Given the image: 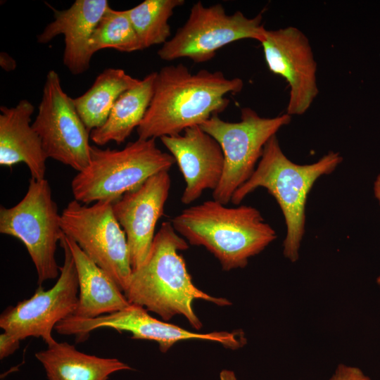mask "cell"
Instances as JSON below:
<instances>
[{
	"mask_svg": "<svg viewBox=\"0 0 380 380\" xmlns=\"http://www.w3.org/2000/svg\"><path fill=\"white\" fill-rule=\"evenodd\" d=\"M241 79H229L221 71L205 69L191 73L182 63L156 72L153 94L141 124L138 138L149 139L181 134L224 111L227 95L239 92Z\"/></svg>",
	"mask_w": 380,
	"mask_h": 380,
	"instance_id": "obj_1",
	"label": "cell"
},
{
	"mask_svg": "<svg viewBox=\"0 0 380 380\" xmlns=\"http://www.w3.org/2000/svg\"><path fill=\"white\" fill-rule=\"evenodd\" d=\"M189 248L187 241L175 230L170 222H164L155 235L144 263L132 270L123 291L130 304L144 308L165 321L184 316L196 329L202 323L194 312V300H203L220 306L230 305L224 298L211 296L192 282L180 251Z\"/></svg>",
	"mask_w": 380,
	"mask_h": 380,
	"instance_id": "obj_2",
	"label": "cell"
},
{
	"mask_svg": "<svg viewBox=\"0 0 380 380\" xmlns=\"http://www.w3.org/2000/svg\"><path fill=\"white\" fill-rule=\"evenodd\" d=\"M171 223L190 244L210 252L225 271L245 267L277 239L257 208L228 207L214 199L185 208Z\"/></svg>",
	"mask_w": 380,
	"mask_h": 380,
	"instance_id": "obj_3",
	"label": "cell"
},
{
	"mask_svg": "<svg viewBox=\"0 0 380 380\" xmlns=\"http://www.w3.org/2000/svg\"><path fill=\"white\" fill-rule=\"evenodd\" d=\"M342 161L343 157L338 152L331 151L312 164H296L284 153L274 135L265 144L254 172L234 192L231 202L239 205L258 188L267 189L277 201L285 220L284 255L295 262L299 258L305 234L308 196L315 182L320 177L332 173Z\"/></svg>",
	"mask_w": 380,
	"mask_h": 380,
	"instance_id": "obj_4",
	"label": "cell"
},
{
	"mask_svg": "<svg viewBox=\"0 0 380 380\" xmlns=\"http://www.w3.org/2000/svg\"><path fill=\"white\" fill-rule=\"evenodd\" d=\"M175 163L170 153L158 147L156 139L138 138L122 149L91 145L90 162L71 181L72 192L82 204L114 203L153 175L169 171Z\"/></svg>",
	"mask_w": 380,
	"mask_h": 380,
	"instance_id": "obj_5",
	"label": "cell"
},
{
	"mask_svg": "<svg viewBox=\"0 0 380 380\" xmlns=\"http://www.w3.org/2000/svg\"><path fill=\"white\" fill-rule=\"evenodd\" d=\"M291 120L287 113L262 118L243 108L238 122H227L215 115L201 125L219 143L224 158L222 177L213 191V199L224 205L231 202L234 192L254 172L267 142Z\"/></svg>",
	"mask_w": 380,
	"mask_h": 380,
	"instance_id": "obj_6",
	"label": "cell"
},
{
	"mask_svg": "<svg viewBox=\"0 0 380 380\" xmlns=\"http://www.w3.org/2000/svg\"><path fill=\"white\" fill-rule=\"evenodd\" d=\"M61 215L46 179L31 177L24 197L11 208H0V232L19 239L34 265L39 286L56 279L60 267L56 260L58 242L64 234Z\"/></svg>",
	"mask_w": 380,
	"mask_h": 380,
	"instance_id": "obj_7",
	"label": "cell"
},
{
	"mask_svg": "<svg viewBox=\"0 0 380 380\" xmlns=\"http://www.w3.org/2000/svg\"><path fill=\"white\" fill-rule=\"evenodd\" d=\"M262 15L248 18L241 11L227 14L220 4L205 6L194 4L186 23L162 45L157 53L161 60L188 58L196 63L213 59L223 46L241 39L264 40L267 30Z\"/></svg>",
	"mask_w": 380,
	"mask_h": 380,
	"instance_id": "obj_8",
	"label": "cell"
},
{
	"mask_svg": "<svg viewBox=\"0 0 380 380\" xmlns=\"http://www.w3.org/2000/svg\"><path fill=\"white\" fill-rule=\"evenodd\" d=\"M60 222L64 234L123 292L132 268L126 235L114 215L113 203L101 201L89 206L74 199L63 210Z\"/></svg>",
	"mask_w": 380,
	"mask_h": 380,
	"instance_id": "obj_9",
	"label": "cell"
},
{
	"mask_svg": "<svg viewBox=\"0 0 380 380\" xmlns=\"http://www.w3.org/2000/svg\"><path fill=\"white\" fill-rule=\"evenodd\" d=\"M64 261L59 277L49 289L39 286L29 298L6 308L0 316V327L13 337L24 340L41 338L50 346L56 341L52 331L61 321L72 315L78 303L79 284L74 259L65 234L60 240Z\"/></svg>",
	"mask_w": 380,
	"mask_h": 380,
	"instance_id": "obj_10",
	"label": "cell"
},
{
	"mask_svg": "<svg viewBox=\"0 0 380 380\" xmlns=\"http://www.w3.org/2000/svg\"><path fill=\"white\" fill-rule=\"evenodd\" d=\"M32 126L48 158L77 172L89 165L90 132L77 113L72 98L63 91L60 77L53 70L46 76L38 113Z\"/></svg>",
	"mask_w": 380,
	"mask_h": 380,
	"instance_id": "obj_11",
	"label": "cell"
},
{
	"mask_svg": "<svg viewBox=\"0 0 380 380\" xmlns=\"http://www.w3.org/2000/svg\"><path fill=\"white\" fill-rule=\"evenodd\" d=\"M110 328L118 331H128L134 339H145L158 343L161 352H167L176 343L183 340L200 339L215 341L230 349H238L246 341L239 331L195 333L177 325L158 320L143 307L130 304L123 310L92 319L73 316L58 322V334L75 335L77 343L86 341L89 333L96 329Z\"/></svg>",
	"mask_w": 380,
	"mask_h": 380,
	"instance_id": "obj_12",
	"label": "cell"
},
{
	"mask_svg": "<svg viewBox=\"0 0 380 380\" xmlns=\"http://www.w3.org/2000/svg\"><path fill=\"white\" fill-rule=\"evenodd\" d=\"M269 70L289 83V99L286 113L304 114L317 97V63L306 35L289 26L267 30L261 42Z\"/></svg>",
	"mask_w": 380,
	"mask_h": 380,
	"instance_id": "obj_13",
	"label": "cell"
},
{
	"mask_svg": "<svg viewBox=\"0 0 380 380\" xmlns=\"http://www.w3.org/2000/svg\"><path fill=\"white\" fill-rule=\"evenodd\" d=\"M170 186L168 171L160 172L113 203L114 215L126 235L132 270L144 263L150 252Z\"/></svg>",
	"mask_w": 380,
	"mask_h": 380,
	"instance_id": "obj_14",
	"label": "cell"
},
{
	"mask_svg": "<svg viewBox=\"0 0 380 380\" xmlns=\"http://www.w3.org/2000/svg\"><path fill=\"white\" fill-rule=\"evenodd\" d=\"M173 156L186 184L181 197L189 205L208 189L217 187L222 177L224 158L219 143L201 126L186 129L181 134L160 138Z\"/></svg>",
	"mask_w": 380,
	"mask_h": 380,
	"instance_id": "obj_15",
	"label": "cell"
},
{
	"mask_svg": "<svg viewBox=\"0 0 380 380\" xmlns=\"http://www.w3.org/2000/svg\"><path fill=\"white\" fill-rule=\"evenodd\" d=\"M54 20L37 35L38 43L46 44L57 35L64 37L63 62L75 75L88 70L91 55L89 42L101 16L110 6L107 0H76L67 9L50 5Z\"/></svg>",
	"mask_w": 380,
	"mask_h": 380,
	"instance_id": "obj_16",
	"label": "cell"
},
{
	"mask_svg": "<svg viewBox=\"0 0 380 380\" xmlns=\"http://www.w3.org/2000/svg\"><path fill=\"white\" fill-rule=\"evenodd\" d=\"M34 111L33 104L27 99L14 107H0V165L11 167L24 163L31 177L43 179L48 158L30 124Z\"/></svg>",
	"mask_w": 380,
	"mask_h": 380,
	"instance_id": "obj_17",
	"label": "cell"
},
{
	"mask_svg": "<svg viewBox=\"0 0 380 380\" xmlns=\"http://www.w3.org/2000/svg\"><path fill=\"white\" fill-rule=\"evenodd\" d=\"M72 255L78 278V303L71 316L92 319L128 307L122 291L115 281L92 261L71 239L65 235Z\"/></svg>",
	"mask_w": 380,
	"mask_h": 380,
	"instance_id": "obj_18",
	"label": "cell"
},
{
	"mask_svg": "<svg viewBox=\"0 0 380 380\" xmlns=\"http://www.w3.org/2000/svg\"><path fill=\"white\" fill-rule=\"evenodd\" d=\"M49 380H108L116 372L132 368L117 358L80 352L68 342L56 341L35 353Z\"/></svg>",
	"mask_w": 380,
	"mask_h": 380,
	"instance_id": "obj_19",
	"label": "cell"
},
{
	"mask_svg": "<svg viewBox=\"0 0 380 380\" xmlns=\"http://www.w3.org/2000/svg\"><path fill=\"white\" fill-rule=\"evenodd\" d=\"M156 72L147 75L136 86L123 92L114 103L106 122L90 132L96 144L125 141L141 124L150 105Z\"/></svg>",
	"mask_w": 380,
	"mask_h": 380,
	"instance_id": "obj_20",
	"label": "cell"
},
{
	"mask_svg": "<svg viewBox=\"0 0 380 380\" xmlns=\"http://www.w3.org/2000/svg\"><path fill=\"white\" fill-rule=\"evenodd\" d=\"M141 80L128 75L120 68H107L95 79L83 94L72 98L74 106L87 129L91 132L107 120L114 103L127 89Z\"/></svg>",
	"mask_w": 380,
	"mask_h": 380,
	"instance_id": "obj_21",
	"label": "cell"
},
{
	"mask_svg": "<svg viewBox=\"0 0 380 380\" xmlns=\"http://www.w3.org/2000/svg\"><path fill=\"white\" fill-rule=\"evenodd\" d=\"M184 0H145L125 12L139 39L142 49L164 44L171 35L169 19Z\"/></svg>",
	"mask_w": 380,
	"mask_h": 380,
	"instance_id": "obj_22",
	"label": "cell"
},
{
	"mask_svg": "<svg viewBox=\"0 0 380 380\" xmlns=\"http://www.w3.org/2000/svg\"><path fill=\"white\" fill-rule=\"evenodd\" d=\"M105 49L127 53L143 50L125 10L109 6L96 25L89 42V53L93 56Z\"/></svg>",
	"mask_w": 380,
	"mask_h": 380,
	"instance_id": "obj_23",
	"label": "cell"
},
{
	"mask_svg": "<svg viewBox=\"0 0 380 380\" xmlns=\"http://www.w3.org/2000/svg\"><path fill=\"white\" fill-rule=\"evenodd\" d=\"M329 380H371L360 369L355 367L339 365Z\"/></svg>",
	"mask_w": 380,
	"mask_h": 380,
	"instance_id": "obj_24",
	"label": "cell"
},
{
	"mask_svg": "<svg viewBox=\"0 0 380 380\" xmlns=\"http://www.w3.org/2000/svg\"><path fill=\"white\" fill-rule=\"evenodd\" d=\"M20 341L4 331L0 335V359L12 355L20 346Z\"/></svg>",
	"mask_w": 380,
	"mask_h": 380,
	"instance_id": "obj_25",
	"label": "cell"
},
{
	"mask_svg": "<svg viewBox=\"0 0 380 380\" xmlns=\"http://www.w3.org/2000/svg\"><path fill=\"white\" fill-rule=\"evenodd\" d=\"M0 65L5 71L9 72L15 70L16 62L7 53L1 52L0 54Z\"/></svg>",
	"mask_w": 380,
	"mask_h": 380,
	"instance_id": "obj_26",
	"label": "cell"
},
{
	"mask_svg": "<svg viewBox=\"0 0 380 380\" xmlns=\"http://www.w3.org/2000/svg\"><path fill=\"white\" fill-rule=\"evenodd\" d=\"M374 194L380 205V173L376 176L374 182Z\"/></svg>",
	"mask_w": 380,
	"mask_h": 380,
	"instance_id": "obj_27",
	"label": "cell"
},
{
	"mask_svg": "<svg viewBox=\"0 0 380 380\" xmlns=\"http://www.w3.org/2000/svg\"><path fill=\"white\" fill-rule=\"evenodd\" d=\"M220 380H236V377L234 372L224 369L220 374Z\"/></svg>",
	"mask_w": 380,
	"mask_h": 380,
	"instance_id": "obj_28",
	"label": "cell"
},
{
	"mask_svg": "<svg viewBox=\"0 0 380 380\" xmlns=\"http://www.w3.org/2000/svg\"><path fill=\"white\" fill-rule=\"evenodd\" d=\"M376 283L379 286H380V274L376 278Z\"/></svg>",
	"mask_w": 380,
	"mask_h": 380,
	"instance_id": "obj_29",
	"label": "cell"
},
{
	"mask_svg": "<svg viewBox=\"0 0 380 380\" xmlns=\"http://www.w3.org/2000/svg\"><path fill=\"white\" fill-rule=\"evenodd\" d=\"M1 380H3V379H1Z\"/></svg>",
	"mask_w": 380,
	"mask_h": 380,
	"instance_id": "obj_30",
	"label": "cell"
}]
</instances>
